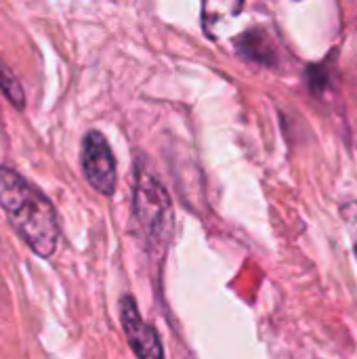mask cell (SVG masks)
Segmentation results:
<instances>
[{"label":"cell","mask_w":357,"mask_h":359,"mask_svg":"<svg viewBox=\"0 0 357 359\" xmlns=\"http://www.w3.org/2000/svg\"><path fill=\"white\" fill-rule=\"evenodd\" d=\"M120 322L126 334V341L135 355L139 359H164V349L160 343V337L154 326L145 324L135 299L130 294H124L120 299Z\"/></svg>","instance_id":"obj_4"},{"label":"cell","mask_w":357,"mask_h":359,"mask_svg":"<svg viewBox=\"0 0 357 359\" xmlns=\"http://www.w3.org/2000/svg\"><path fill=\"white\" fill-rule=\"evenodd\" d=\"M356 252H357V244H356Z\"/></svg>","instance_id":"obj_6"},{"label":"cell","mask_w":357,"mask_h":359,"mask_svg":"<svg viewBox=\"0 0 357 359\" xmlns=\"http://www.w3.org/2000/svg\"><path fill=\"white\" fill-rule=\"evenodd\" d=\"M0 208L15 233L36 257L50 259L59 244V221L53 202L11 166H0Z\"/></svg>","instance_id":"obj_1"},{"label":"cell","mask_w":357,"mask_h":359,"mask_svg":"<svg viewBox=\"0 0 357 359\" xmlns=\"http://www.w3.org/2000/svg\"><path fill=\"white\" fill-rule=\"evenodd\" d=\"M0 93L6 97V101H11L13 107H17V109L25 107V93H23L19 78L2 61H0Z\"/></svg>","instance_id":"obj_5"},{"label":"cell","mask_w":357,"mask_h":359,"mask_svg":"<svg viewBox=\"0 0 357 359\" xmlns=\"http://www.w3.org/2000/svg\"><path fill=\"white\" fill-rule=\"evenodd\" d=\"M80 164H82L84 179L95 191L103 196H112L116 191V181H118L116 158L107 139L99 130H88L84 135Z\"/></svg>","instance_id":"obj_3"},{"label":"cell","mask_w":357,"mask_h":359,"mask_svg":"<svg viewBox=\"0 0 357 359\" xmlns=\"http://www.w3.org/2000/svg\"><path fill=\"white\" fill-rule=\"evenodd\" d=\"M133 215L151 252L164 255L173 233V204L162 183L147 170H135Z\"/></svg>","instance_id":"obj_2"}]
</instances>
